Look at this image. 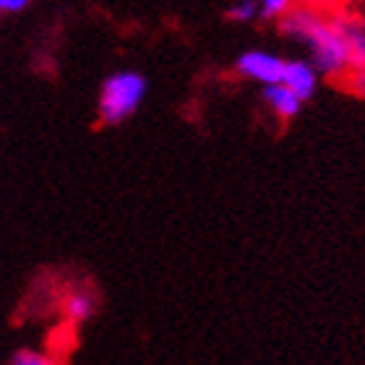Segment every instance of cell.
Here are the masks:
<instances>
[{"label": "cell", "mask_w": 365, "mask_h": 365, "mask_svg": "<svg viewBox=\"0 0 365 365\" xmlns=\"http://www.w3.org/2000/svg\"><path fill=\"white\" fill-rule=\"evenodd\" d=\"M94 313V297L89 292H73L66 300V316L71 321H84Z\"/></svg>", "instance_id": "52a82bcc"}, {"label": "cell", "mask_w": 365, "mask_h": 365, "mask_svg": "<svg viewBox=\"0 0 365 365\" xmlns=\"http://www.w3.org/2000/svg\"><path fill=\"white\" fill-rule=\"evenodd\" d=\"M295 6L292 0H259V16L264 19H279Z\"/></svg>", "instance_id": "9c48e42d"}, {"label": "cell", "mask_w": 365, "mask_h": 365, "mask_svg": "<svg viewBox=\"0 0 365 365\" xmlns=\"http://www.w3.org/2000/svg\"><path fill=\"white\" fill-rule=\"evenodd\" d=\"M264 99H267L269 110H272L277 118H282V120L295 118V115L300 113V105H303V99L297 97L292 89H287L282 81H277V84H267V89H264Z\"/></svg>", "instance_id": "5b68a950"}, {"label": "cell", "mask_w": 365, "mask_h": 365, "mask_svg": "<svg viewBox=\"0 0 365 365\" xmlns=\"http://www.w3.org/2000/svg\"><path fill=\"white\" fill-rule=\"evenodd\" d=\"M227 16L232 21H240V24L251 21V19L259 16V3H256V0H237L235 6L227 11Z\"/></svg>", "instance_id": "ba28073f"}, {"label": "cell", "mask_w": 365, "mask_h": 365, "mask_svg": "<svg viewBox=\"0 0 365 365\" xmlns=\"http://www.w3.org/2000/svg\"><path fill=\"white\" fill-rule=\"evenodd\" d=\"M347 81H350V89L360 97H365V68H352L347 73Z\"/></svg>", "instance_id": "30bf717a"}, {"label": "cell", "mask_w": 365, "mask_h": 365, "mask_svg": "<svg viewBox=\"0 0 365 365\" xmlns=\"http://www.w3.org/2000/svg\"><path fill=\"white\" fill-rule=\"evenodd\" d=\"M282 84L295 91L300 99H308L313 97V91L319 86V71L313 68V63L308 61H284Z\"/></svg>", "instance_id": "277c9868"}, {"label": "cell", "mask_w": 365, "mask_h": 365, "mask_svg": "<svg viewBox=\"0 0 365 365\" xmlns=\"http://www.w3.org/2000/svg\"><path fill=\"white\" fill-rule=\"evenodd\" d=\"M363 6H365V0H363Z\"/></svg>", "instance_id": "5bb4252c"}, {"label": "cell", "mask_w": 365, "mask_h": 365, "mask_svg": "<svg viewBox=\"0 0 365 365\" xmlns=\"http://www.w3.org/2000/svg\"><path fill=\"white\" fill-rule=\"evenodd\" d=\"M14 363H16V365H45V363H47V358H45V355H39V352L24 350V352H19V355H16Z\"/></svg>", "instance_id": "8fae6325"}, {"label": "cell", "mask_w": 365, "mask_h": 365, "mask_svg": "<svg viewBox=\"0 0 365 365\" xmlns=\"http://www.w3.org/2000/svg\"><path fill=\"white\" fill-rule=\"evenodd\" d=\"M305 3L313 8H331V6H336V3H342V0H305Z\"/></svg>", "instance_id": "4fadbf2b"}, {"label": "cell", "mask_w": 365, "mask_h": 365, "mask_svg": "<svg viewBox=\"0 0 365 365\" xmlns=\"http://www.w3.org/2000/svg\"><path fill=\"white\" fill-rule=\"evenodd\" d=\"M237 71L243 76L259 81V84H277L282 81V71H284V61L277 58L272 53H264V50H251V53H243L237 58Z\"/></svg>", "instance_id": "3957f363"}, {"label": "cell", "mask_w": 365, "mask_h": 365, "mask_svg": "<svg viewBox=\"0 0 365 365\" xmlns=\"http://www.w3.org/2000/svg\"><path fill=\"white\" fill-rule=\"evenodd\" d=\"M29 0H0V14H14V11H21Z\"/></svg>", "instance_id": "7c38bea8"}, {"label": "cell", "mask_w": 365, "mask_h": 365, "mask_svg": "<svg viewBox=\"0 0 365 365\" xmlns=\"http://www.w3.org/2000/svg\"><path fill=\"white\" fill-rule=\"evenodd\" d=\"M344 31H347V39H350L352 68H365V21L344 16Z\"/></svg>", "instance_id": "8992f818"}, {"label": "cell", "mask_w": 365, "mask_h": 365, "mask_svg": "<svg viewBox=\"0 0 365 365\" xmlns=\"http://www.w3.org/2000/svg\"><path fill=\"white\" fill-rule=\"evenodd\" d=\"M282 19V31L311 50L313 68L324 76H347L352 68L350 39L344 31V16L329 19L313 6H292Z\"/></svg>", "instance_id": "6da1fadb"}, {"label": "cell", "mask_w": 365, "mask_h": 365, "mask_svg": "<svg viewBox=\"0 0 365 365\" xmlns=\"http://www.w3.org/2000/svg\"><path fill=\"white\" fill-rule=\"evenodd\" d=\"M146 94V78L133 73V71H123L115 73L102 86V97H99V118L102 123H123L125 118L136 113L141 99Z\"/></svg>", "instance_id": "7a4b0ae2"}]
</instances>
